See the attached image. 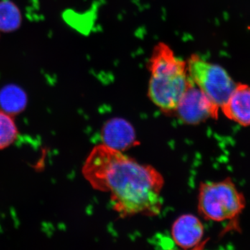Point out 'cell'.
I'll list each match as a JSON object with an SVG mask.
<instances>
[{"mask_svg": "<svg viewBox=\"0 0 250 250\" xmlns=\"http://www.w3.org/2000/svg\"><path fill=\"white\" fill-rule=\"evenodd\" d=\"M246 207V200L230 177L200 184L197 208L210 221H236Z\"/></svg>", "mask_w": 250, "mask_h": 250, "instance_id": "obj_3", "label": "cell"}, {"mask_svg": "<svg viewBox=\"0 0 250 250\" xmlns=\"http://www.w3.org/2000/svg\"><path fill=\"white\" fill-rule=\"evenodd\" d=\"M82 172L93 189L109 193L112 208L121 218L160 214L164 179L153 166L102 143L89 153Z\"/></svg>", "mask_w": 250, "mask_h": 250, "instance_id": "obj_1", "label": "cell"}, {"mask_svg": "<svg viewBox=\"0 0 250 250\" xmlns=\"http://www.w3.org/2000/svg\"><path fill=\"white\" fill-rule=\"evenodd\" d=\"M148 69L150 74L148 96L161 111L174 113L193 83L187 62L177 57L170 46L159 42L153 49Z\"/></svg>", "mask_w": 250, "mask_h": 250, "instance_id": "obj_2", "label": "cell"}, {"mask_svg": "<svg viewBox=\"0 0 250 250\" xmlns=\"http://www.w3.org/2000/svg\"><path fill=\"white\" fill-rule=\"evenodd\" d=\"M101 138L103 144L121 152L139 144L134 126L121 118L108 120L103 125Z\"/></svg>", "mask_w": 250, "mask_h": 250, "instance_id": "obj_7", "label": "cell"}, {"mask_svg": "<svg viewBox=\"0 0 250 250\" xmlns=\"http://www.w3.org/2000/svg\"><path fill=\"white\" fill-rule=\"evenodd\" d=\"M21 12L16 5L9 1H0V30L10 32L16 30L21 24Z\"/></svg>", "mask_w": 250, "mask_h": 250, "instance_id": "obj_10", "label": "cell"}, {"mask_svg": "<svg viewBox=\"0 0 250 250\" xmlns=\"http://www.w3.org/2000/svg\"><path fill=\"white\" fill-rule=\"evenodd\" d=\"M188 72L194 84L219 109L227 103L236 83L218 64L207 62L197 54L187 62Z\"/></svg>", "mask_w": 250, "mask_h": 250, "instance_id": "obj_4", "label": "cell"}, {"mask_svg": "<svg viewBox=\"0 0 250 250\" xmlns=\"http://www.w3.org/2000/svg\"><path fill=\"white\" fill-rule=\"evenodd\" d=\"M219 111L220 109L193 83L184 95L174 113L182 123L196 125L210 118L218 119Z\"/></svg>", "mask_w": 250, "mask_h": 250, "instance_id": "obj_5", "label": "cell"}, {"mask_svg": "<svg viewBox=\"0 0 250 250\" xmlns=\"http://www.w3.org/2000/svg\"><path fill=\"white\" fill-rule=\"evenodd\" d=\"M27 102L26 94L16 85H7L0 91V106L2 111L10 115L22 111Z\"/></svg>", "mask_w": 250, "mask_h": 250, "instance_id": "obj_9", "label": "cell"}, {"mask_svg": "<svg viewBox=\"0 0 250 250\" xmlns=\"http://www.w3.org/2000/svg\"><path fill=\"white\" fill-rule=\"evenodd\" d=\"M220 110L230 121L242 126H250V85L236 83L232 93Z\"/></svg>", "mask_w": 250, "mask_h": 250, "instance_id": "obj_8", "label": "cell"}, {"mask_svg": "<svg viewBox=\"0 0 250 250\" xmlns=\"http://www.w3.org/2000/svg\"><path fill=\"white\" fill-rule=\"evenodd\" d=\"M18 128L11 115L0 111V149L14 143L18 136Z\"/></svg>", "mask_w": 250, "mask_h": 250, "instance_id": "obj_11", "label": "cell"}, {"mask_svg": "<svg viewBox=\"0 0 250 250\" xmlns=\"http://www.w3.org/2000/svg\"><path fill=\"white\" fill-rule=\"evenodd\" d=\"M174 243L183 249H196L203 246L205 227L200 218L192 214L179 216L172 227Z\"/></svg>", "mask_w": 250, "mask_h": 250, "instance_id": "obj_6", "label": "cell"}]
</instances>
